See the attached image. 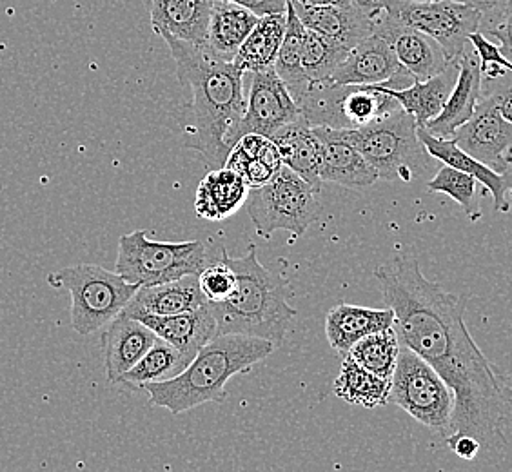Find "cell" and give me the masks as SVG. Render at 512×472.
Listing matches in <instances>:
<instances>
[{"label": "cell", "mask_w": 512, "mask_h": 472, "mask_svg": "<svg viewBox=\"0 0 512 472\" xmlns=\"http://www.w3.org/2000/svg\"><path fill=\"white\" fill-rule=\"evenodd\" d=\"M384 302L394 311L400 344L433 365L454 393L451 434H469L483 453H502L512 414V391L465 325V298L425 278L411 253L375 269ZM449 434V436H451Z\"/></svg>", "instance_id": "obj_1"}, {"label": "cell", "mask_w": 512, "mask_h": 472, "mask_svg": "<svg viewBox=\"0 0 512 472\" xmlns=\"http://www.w3.org/2000/svg\"><path fill=\"white\" fill-rule=\"evenodd\" d=\"M158 37L168 44L180 84L191 91V102L180 124L184 148L198 153L209 168H222L231 151L227 135L246 111L247 73L233 62L218 59L204 46L177 39L171 33Z\"/></svg>", "instance_id": "obj_2"}, {"label": "cell", "mask_w": 512, "mask_h": 472, "mask_svg": "<svg viewBox=\"0 0 512 472\" xmlns=\"http://www.w3.org/2000/svg\"><path fill=\"white\" fill-rule=\"evenodd\" d=\"M276 345L266 338L247 335H218L204 345L182 373L142 389L151 404L171 414L188 413L195 407L226 398V385L235 374L246 373L266 360Z\"/></svg>", "instance_id": "obj_3"}, {"label": "cell", "mask_w": 512, "mask_h": 472, "mask_svg": "<svg viewBox=\"0 0 512 472\" xmlns=\"http://www.w3.org/2000/svg\"><path fill=\"white\" fill-rule=\"evenodd\" d=\"M220 255L235 271L237 287L224 302L207 304L217 320L218 335L258 336L280 347L298 315L287 302L282 282L260 264L255 244H249L240 258L224 249Z\"/></svg>", "instance_id": "obj_4"}, {"label": "cell", "mask_w": 512, "mask_h": 472, "mask_svg": "<svg viewBox=\"0 0 512 472\" xmlns=\"http://www.w3.org/2000/svg\"><path fill=\"white\" fill-rule=\"evenodd\" d=\"M347 131L369 166L384 180L413 182L414 178L424 177L436 160L418 137L413 115L404 108Z\"/></svg>", "instance_id": "obj_5"}, {"label": "cell", "mask_w": 512, "mask_h": 472, "mask_svg": "<svg viewBox=\"0 0 512 472\" xmlns=\"http://www.w3.org/2000/svg\"><path fill=\"white\" fill-rule=\"evenodd\" d=\"M48 284L71 296V327L82 336L93 335L126 309L138 286L117 271L80 264L48 275Z\"/></svg>", "instance_id": "obj_6"}, {"label": "cell", "mask_w": 512, "mask_h": 472, "mask_svg": "<svg viewBox=\"0 0 512 472\" xmlns=\"http://www.w3.org/2000/svg\"><path fill=\"white\" fill-rule=\"evenodd\" d=\"M246 204L256 235L266 240L276 231H289L293 238L304 236L322 217L320 189L287 166L264 186L249 189Z\"/></svg>", "instance_id": "obj_7"}, {"label": "cell", "mask_w": 512, "mask_h": 472, "mask_svg": "<svg viewBox=\"0 0 512 472\" xmlns=\"http://www.w3.org/2000/svg\"><path fill=\"white\" fill-rule=\"evenodd\" d=\"M204 242H158L146 231L120 236L115 271L138 287L160 286L184 276L198 275L207 264Z\"/></svg>", "instance_id": "obj_8"}, {"label": "cell", "mask_w": 512, "mask_h": 472, "mask_svg": "<svg viewBox=\"0 0 512 472\" xmlns=\"http://www.w3.org/2000/svg\"><path fill=\"white\" fill-rule=\"evenodd\" d=\"M389 404L402 407L433 433L447 438L451 434L454 393L433 365L420 354L400 344L398 362L391 378Z\"/></svg>", "instance_id": "obj_9"}, {"label": "cell", "mask_w": 512, "mask_h": 472, "mask_svg": "<svg viewBox=\"0 0 512 472\" xmlns=\"http://www.w3.org/2000/svg\"><path fill=\"white\" fill-rule=\"evenodd\" d=\"M298 108L311 126L358 129L402 106L382 86H340L325 80L309 86Z\"/></svg>", "instance_id": "obj_10"}, {"label": "cell", "mask_w": 512, "mask_h": 472, "mask_svg": "<svg viewBox=\"0 0 512 472\" xmlns=\"http://www.w3.org/2000/svg\"><path fill=\"white\" fill-rule=\"evenodd\" d=\"M389 10L405 26L433 37L451 62L473 51L471 35L480 31L483 19L482 10L454 0H389Z\"/></svg>", "instance_id": "obj_11"}, {"label": "cell", "mask_w": 512, "mask_h": 472, "mask_svg": "<svg viewBox=\"0 0 512 472\" xmlns=\"http://www.w3.org/2000/svg\"><path fill=\"white\" fill-rule=\"evenodd\" d=\"M249 93H247L246 111L238 120L237 126L227 135V148L235 146L238 138L256 133L264 137H273L278 129L295 122L300 108L289 93L286 84L276 75L275 69L249 73Z\"/></svg>", "instance_id": "obj_12"}, {"label": "cell", "mask_w": 512, "mask_h": 472, "mask_svg": "<svg viewBox=\"0 0 512 472\" xmlns=\"http://www.w3.org/2000/svg\"><path fill=\"white\" fill-rule=\"evenodd\" d=\"M453 140L465 153L494 171H512V124L493 99L482 95L473 117L456 129Z\"/></svg>", "instance_id": "obj_13"}, {"label": "cell", "mask_w": 512, "mask_h": 472, "mask_svg": "<svg viewBox=\"0 0 512 472\" xmlns=\"http://www.w3.org/2000/svg\"><path fill=\"white\" fill-rule=\"evenodd\" d=\"M331 82L340 86H385L402 89L413 84L414 77L398 62L393 46L378 33L356 44L338 66Z\"/></svg>", "instance_id": "obj_14"}, {"label": "cell", "mask_w": 512, "mask_h": 472, "mask_svg": "<svg viewBox=\"0 0 512 472\" xmlns=\"http://www.w3.org/2000/svg\"><path fill=\"white\" fill-rule=\"evenodd\" d=\"M387 10V0H365L345 6H300L296 15L309 30L318 31L329 39L353 50L356 44L375 35L376 28Z\"/></svg>", "instance_id": "obj_15"}, {"label": "cell", "mask_w": 512, "mask_h": 472, "mask_svg": "<svg viewBox=\"0 0 512 472\" xmlns=\"http://www.w3.org/2000/svg\"><path fill=\"white\" fill-rule=\"evenodd\" d=\"M376 33L393 46L398 62L416 80L431 79L451 64V60L445 55L444 48L433 37L414 30L411 26H405L394 17L393 11L389 10V0Z\"/></svg>", "instance_id": "obj_16"}, {"label": "cell", "mask_w": 512, "mask_h": 472, "mask_svg": "<svg viewBox=\"0 0 512 472\" xmlns=\"http://www.w3.org/2000/svg\"><path fill=\"white\" fill-rule=\"evenodd\" d=\"M313 129L322 144V182L351 189L375 186L380 177L358 151L347 129L327 126H313Z\"/></svg>", "instance_id": "obj_17"}, {"label": "cell", "mask_w": 512, "mask_h": 472, "mask_svg": "<svg viewBox=\"0 0 512 472\" xmlns=\"http://www.w3.org/2000/svg\"><path fill=\"white\" fill-rule=\"evenodd\" d=\"M418 137L424 142L425 149L438 162L460 169L476 178L489 193H493L494 209L498 213H507L512 206V171L498 173L485 166L480 160L465 153L453 138H438L425 128H418Z\"/></svg>", "instance_id": "obj_18"}, {"label": "cell", "mask_w": 512, "mask_h": 472, "mask_svg": "<svg viewBox=\"0 0 512 472\" xmlns=\"http://www.w3.org/2000/svg\"><path fill=\"white\" fill-rule=\"evenodd\" d=\"M157 340L155 331L133 316L120 313L115 320H111L102 338L104 367L109 384H119L120 376L128 373Z\"/></svg>", "instance_id": "obj_19"}, {"label": "cell", "mask_w": 512, "mask_h": 472, "mask_svg": "<svg viewBox=\"0 0 512 472\" xmlns=\"http://www.w3.org/2000/svg\"><path fill=\"white\" fill-rule=\"evenodd\" d=\"M217 0H144L151 28L177 39L206 46L207 28Z\"/></svg>", "instance_id": "obj_20"}, {"label": "cell", "mask_w": 512, "mask_h": 472, "mask_svg": "<svg viewBox=\"0 0 512 472\" xmlns=\"http://www.w3.org/2000/svg\"><path fill=\"white\" fill-rule=\"evenodd\" d=\"M133 318L148 325L158 338L175 345L188 362L197 356L204 345L218 336L217 320L209 305L178 315H138Z\"/></svg>", "instance_id": "obj_21"}, {"label": "cell", "mask_w": 512, "mask_h": 472, "mask_svg": "<svg viewBox=\"0 0 512 472\" xmlns=\"http://www.w3.org/2000/svg\"><path fill=\"white\" fill-rule=\"evenodd\" d=\"M483 77L474 50L460 59V73L449 99L438 117L429 120L425 129L438 138H453L456 129L473 117L474 109L482 100Z\"/></svg>", "instance_id": "obj_22"}, {"label": "cell", "mask_w": 512, "mask_h": 472, "mask_svg": "<svg viewBox=\"0 0 512 472\" xmlns=\"http://www.w3.org/2000/svg\"><path fill=\"white\" fill-rule=\"evenodd\" d=\"M394 320V311L387 305L384 309H371L340 304L327 313L325 335L333 351L344 358L365 336L394 327Z\"/></svg>", "instance_id": "obj_23"}, {"label": "cell", "mask_w": 512, "mask_h": 472, "mask_svg": "<svg viewBox=\"0 0 512 472\" xmlns=\"http://www.w3.org/2000/svg\"><path fill=\"white\" fill-rule=\"evenodd\" d=\"M204 305H207V300L198 286V275H189L160 286L138 287L122 313L128 316H169L195 311Z\"/></svg>", "instance_id": "obj_24"}, {"label": "cell", "mask_w": 512, "mask_h": 472, "mask_svg": "<svg viewBox=\"0 0 512 472\" xmlns=\"http://www.w3.org/2000/svg\"><path fill=\"white\" fill-rule=\"evenodd\" d=\"M271 140L280 151L284 166L316 189L322 187V144L306 118H296L295 122L278 129Z\"/></svg>", "instance_id": "obj_25"}, {"label": "cell", "mask_w": 512, "mask_h": 472, "mask_svg": "<svg viewBox=\"0 0 512 472\" xmlns=\"http://www.w3.org/2000/svg\"><path fill=\"white\" fill-rule=\"evenodd\" d=\"M249 197V187L244 178L233 169H211L197 187L195 211L197 217L220 222L233 217Z\"/></svg>", "instance_id": "obj_26"}, {"label": "cell", "mask_w": 512, "mask_h": 472, "mask_svg": "<svg viewBox=\"0 0 512 472\" xmlns=\"http://www.w3.org/2000/svg\"><path fill=\"white\" fill-rule=\"evenodd\" d=\"M460 73V60H453L447 68L427 80H414L402 89L382 88L400 102V106L413 115L418 128H425L429 120L438 117L449 99ZM378 86V84H376Z\"/></svg>", "instance_id": "obj_27"}, {"label": "cell", "mask_w": 512, "mask_h": 472, "mask_svg": "<svg viewBox=\"0 0 512 472\" xmlns=\"http://www.w3.org/2000/svg\"><path fill=\"white\" fill-rule=\"evenodd\" d=\"M226 168L237 171L249 189L264 186L284 168L275 142L264 135L249 133L238 138L227 155Z\"/></svg>", "instance_id": "obj_28"}, {"label": "cell", "mask_w": 512, "mask_h": 472, "mask_svg": "<svg viewBox=\"0 0 512 472\" xmlns=\"http://www.w3.org/2000/svg\"><path fill=\"white\" fill-rule=\"evenodd\" d=\"M258 15L233 2L217 0L207 28L206 46L218 59L233 62L240 46L255 28Z\"/></svg>", "instance_id": "obj_29"}, {"label": "cell", "mask_w": 512, "mask_h": 472, "mask_svg": "<svg viewBox=\"0 0 512 472\" xmlns=\"http://www.w3.org/2000/svg\"><path fill=\"white\" fill-rule=\"evenodd\" d=\"M286 13L258 17L253 31L240 46L233 64L246 73L275 69L276 57L286 35Z\"/></svg>", "instance_id": "obj_30"}, {"label": "cell", "mask_w": 512, "mask_h": 472, "mask_svg": "<svg viewBox=\"0 0 512 472\" xmlns=\"http://www.w3.org/2000/svg\"><path fill=\"white\" fill-rule=\"evenodd\" d=\"M391 378L367 371L347 354L342 358L340 374L335 380V394L347 404L375 409L389 404Z\"/></svg>", "instance_id": "obj_31"}, {"label": "cell", "mask_w": 512, "mask_h": 472, "mask_svg": "<svg viewBox=\"0 0 512 472\" xmlns=\"http://www.w3.org/2000/svg\"><path fill=\"white\" fill-rule=\"evenodd\" d=\"M286 15V35L276 57L275 71L298 104V100L306 95L307 89L311 86V80L307 79L304 64H302L306 26L302 24V20L296 15L295 8L289 2H287Z\"/></svg>", "instance_id": "obj_32"}, {"label": "cell", "mask_w": 512, "mask_h": 472, "mask_svg": "<svg viewBox=\"0 0 512 472\" xmlns=\"http://www.w3.org/2000/svg\"><path fill=\"white\" fill-rule=\"evenodd\" d=\"M188 365V360L175 345L158 338L157 342L151 345L148 353L144 354L128 373L120 376L119 384L142 389L146 384H157V382H166L175 378Z\"/></svg>", "instance_id": "obj_33"}, {"label": "cell", "mask_w": 512, "mask_h": 472, "mask_svg": "<svg viewBox=\"0 0 512 472\" xmlns=\"http://www.w3.org/2000/svg\"><path fill=\"white\" fill-rule=\"evenodd\" d=\"M398 354H400V338L396 335L394 327L365 336L349 351V356L355 360L356 364L384 378H393Z\"/></svg>", "instance_id": "obj_34"}, {"label": "cell", "mask_w": 512, "mask_h": 472, "mask_svg": "<svg viewBox=\"0 0 512 472\" xmlns=\"http://www.w3.org/2000/svg\"><path fill=\"white\" fill-rule=\"evenodd\" d=\"M349 51L351 50L345 48L344 44L306 28L302 64L307 79L311 80V84L331 79Z\"/></svg>", "instance_id": "obj_35"}, {"label": "cell", "mask_w": 512, "mask_h": 472, "mask_svg": "<svg viewBox=\"0 0 512 472\" xmlns=\"http://www.w3.org/2000/svg\"><path fill=\"white\" fill-rule=\"evenodd\" d=\"M476 178L460 169L442 164L438 173L427 182V189L433 193H444L462 206L465 215L473 222L482 218V209L476 202Z\"/></svg>", "instance_id": "obj_36"}, {"label": "cell", "mask_w": 512, "mask_h": 472, "mask_svg": "<svg viewBox=\"0 0 512 472\" xmlns=\"http://www.w3.org/2000/svg\"><path fill=\"white\" fill-rule=\"evenodd\" d=\"M198 286L207 304H217L235 291L237 275L222 255H218L215 260H207L204 269L198 273Z\"/></svg>", "instance_id": "obj_37"}, {"label": "cell", "mask_w": 512, "mask_h": 472, "mask_svg": "<svg viewBox=\"0 0 512 472\" xmlns=\"http://www.w3.org/2000/svg\"><path fill=\"white\" fill-rule=\"evenodd\" d=\"M480 31L485 37L498 40L503 55L512 62V0L483 11Z\"/></svg>", "instance_id": "obj_38"}, {"label": "cell", "mask_w": 512, "mask_h": 472, "mask_svg": "<svg viewBox=\"0 0 512 472\" xmlns=\"http://www.w3.org/2000/svg\"><path fill=\"white\" fill-rule=\"evenodd\" d=\"M483 95L493 99L503 117L512 124V71L500 79L483 80Z\"/></svg>", "instance_id": "obj_39"}, {"label": "cell", "mask_w": 512, "mask_h": 472, "mask_svg": "<svg viewBox=\"0 0 512 472\" xmlns=\"http://www.w3.org/2000/svg\"><path fill=\"white\" fill-rule=\"evenodd\" d=\"M445 445L463 460H474L478 454L482 453L480 442L469 434H451L445 438Z\"/></svg>", "instance_id": "obj_40"}, {"label": "cell", "mask_w": 512, "mask_h": 472, "mask_svg": "<svg viewBox=\"0 0 512 472\" xmlns=\"http://www.w3.org/2000/svg\"><path fill=\"white\" fill-rule=\"evenodd\" d=\"M224 2H233L238 6H244L247 10L256 13L258 17L273 15V13H286L287 10V0H224Z\"/></svg>", "instance_id": "obj_41"}, {"label": "cell", "mask_w": 512, "mask_h": 472, "mask_svg": "<svg viewBox=\"0 0 512 472\" xmlns=\"http://www.w3.org/2000/svg\"><path fill=\"white\" fill-rule=\"evenodd\" d=\"M293 8L300 6H345L353 2H365V0H287Z\"/></svg>", "instance_id": "obj_42"}, {"label": "cell", "mask_w": 512, "mask_h": 472, "mask_svg": "<svg viewBox=\"0 0 512 472\" xmlns=\"http://www.w3.org/2000/svg\"><path fill=\"white\" fill-rule=\"evenodd\" d=\"M454 2H462V4H469V6H473V8H478V10H489V0H454Z\"/></svg>", "instance_id": "obj_43"}, {"label": "cell", "mask_w": 512, "mask_h": 472, "mask_svg": "<svg viewBox=\"0 0 512 472\" xmlns=\"http://www.w3.org/2000/svg\"><path fill=\"white\" fill-rule=\"evenodd\" d=\"M507 2H511V0H489V8H491V6H500V4H507Z\"/></svg>", "instance_id": "obj_44"}, {"label": "cell", "mask_w": 512, "mask_h": 472, "mask_svg": "<svg viewBox=\"0 0 512 472\" xmlns=\"http://www.w3.org/2000/svg\"><path fill=\"white\" fill-rule=\"evenodd\" d=\"M413 2H433V0H413Z\"/></svg>", "instance_id": "obj_45"}, {"label": "cell", "mask_w": 512, "mask_h": 472, "mask_svg": "<svg viewBox=\"0 0 512 472\" xmlns=\"http://www.w3.org/2000/svg\"><path fill=\"white\" fill-rule=\"evenodd\" d=\"M398 2H400V0H398Z\"/></svg>", "instance_id": "obj_46"}]
</instances>
